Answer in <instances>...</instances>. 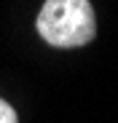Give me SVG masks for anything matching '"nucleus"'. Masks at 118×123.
<instances>
[{"mask_svg": "<svg viewBox=\"0 0 118 123\" xmlns=\"http://www.w3.org/2000/svg\"><path fill=\"white\" fill-rule=\"evenodd\" d=\"M38 35L54 48H81L97 35L89 0H46L38 13Z\"/></svg>", "mask_w": 118, "mask_h": 123, "instance_id": "obj_1", "label": "nucleus"}, {"mask_svg": "<svg viewBox=\"0 0 118 123\" xmlns=\"http://www.w3.org/2000/svg\"><path fill=\"white\" fill-rule=\"evenodd\" d=\"M0 123H19V120H16V112H13V107L8 105L6 99H0Z\"/></svg>", "mask_w": 118, "mask_h": 123, "instance_id": "obj_2", "label": "nucleus"}]
</instances>
